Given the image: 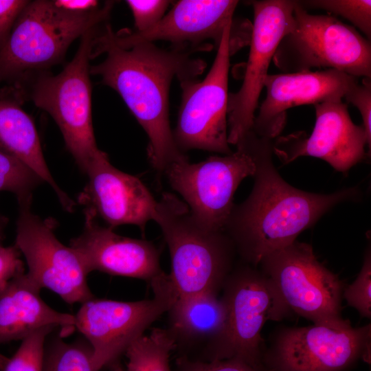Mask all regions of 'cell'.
Instances as JSON below:
<instances>
[{"label": "cell", "mask_w": 371, "mask_h": 371, "mask_svg": "<svg viewBox=\"0 0 371 371\" xmlns=\"http://www.w3.org/2000/svg\"><path fill=\"white\" fill-rule=\"evenodd\" d=\"M109 23L97 32L91 59L105 58L90 66V74L112 88L143 128L148 137V159L159 173L172 164L188 159L177 147L170 125L169 91L172 80L196 79L206 67L192 52L170 47L162 49L154 43H140L129 47L118 45Z\"/></svg>", "instance_id": "cell-1"}, {"label": "cell", "mask_w": 371, "mask_h": 371, "mask_svg": "<svg viewBox=\"0 0 371 371\" xmlns=\"http://www.w3.org/2000/svg\"><path fill=\"white\" fill-rule=\"evenodd\" d=\"M241 139L255 163L254 182L248 197L234 204L223 231L243 262L257 267L266 256L295 242L333 207L361 196L357 186L330 194L295 188L273 164V139L260 137L252 129Z\"/></svg>", "instance_id": "cell-2"}, {"label": "cell", "mask_w": 371, "mask_h": 371, "mask_svg": "<svg viewBox=\"0 0 371 371\" xmlns=\"http://www.w3.org/2000/svg\"><path fill=\"white\" fill-rule=\"evenodd\" d=\"M102 25L81 36L74 57L60 73L53 75L46 71L34 74L13 84L1 94L20 103L26 98L49 114L84 173L105 154L98 148L93 133L89 70L93 41Z\"/></svg>", "instance_id": "cell-3"}, {"label": "cell", "mask_w": 371, "mask_h": 371, "mask_svg": "<svg viewBox=\"0 0 371 371\" xmlns=\"http://www.w3.org/2000/svg\"><path fill=\"white\" fill-rule=\"evenodd\" d=\"M153 221L168 247V275L178 297L218 294L235 266L236 251L225 232L200 225L186 204L169 192L157 202Z\"/></svg>", "instance_id": "cell-4"}, {"label": "cell", "mask_w": 371, "mask_h": 371, "mask_svg": "<svg viewBox=\"0 0 371 371\" xmlns=\"http://www.w3.org/2000/svg\"><path fill=\"white\" fill-rule=\"evenodd\" d=\"M113 4L76 15L52 1H29L0 49V83L19 82L60 62L74 40L107 22Z\"/></svg>", "instance_id": "cell-5"}, {"label": "cell", "mask_w": 371, "mask_h": 371, "mask_svg": "<svg viewBox=\"0 0 371 371\" xmlns=\"http://www.w3.org/2000/svg\"><path fill=\"white\" fill-rule=\"evenodd\" d=\"M238 19L227 27L206 75L180 82L181 100L173 139L183 153L199 149L222 155L233 151L228 142V74L230 57L249 43L251 25Z\"/></svg>", "instance_id": "cell-6"}, {"label": "cell", "mask_w": 371, "mask_h": 371, "mask_svg": "<svg viewBox=\"0 0 371 371\" xmlns=\"http://www.w3.org/2000/svg\"><path fill=\"white\" fill-rule=\"evenodd\" d=\"M294 23L280 41L273 61L283 73L315 68L371 78V43L338 19L311 14L295 1Z\"/></svg>", "instance_id": "cell-7"}, {"label": "cell", "mask_w": 371, "mask_h": 371, "mask_svg": "<svg viewBox=\"0 0 371 371\" xmlns=\"http://www.w3.org/2000/svg\"><path fill=\"white\" fill-rule=\"evenodd\" d=\"M153 296L133 302L97 299L82 304L75 315V328L93 350L98 371H122L120 361L129 346L166 313L178 297L164 271L150 282Z\"/></svg>", "instance_id": "cell-8"}, {"label": "cell", "mask_w": 371, "mask_h": 371, "mask_svg": "<svg viewBox=\"0 0 371 371\" xmlns=\"http://www.w3.org/2000/svg\"><path fill=\"white\" fill-rule=\"evenodd\" d=\"M259 264L290 312L314 324H350L341 316L345 286L337 274L319 262L311 245L295 240Z\"/></svg>", "instance_id": "cell-9"}, {"label": "cell", "mask_w": 371, "mask_h": 371, "mask_svg": "<svg viewBox=\"0 0 371 371\" xmlns=\"http://www.w3.org/2000/svg\"><path fill=\"white\" fill-rule=\"evenodd\" d=\"M235 146L236 151L229 155L210 156L195 164L185 159L172 164L164 172L192 218L209 230H224L236 189L255 172L254 159L244 141Z\"/></svg>", "instance_id": "cell-10"}, {"label": "cell", "mask_w": 371, "mask_h": 371, "mask_svg": "<svg viewBox=\"0 0 371 371\" xmlns=\"http://www.w3.org/2000/svg\"><path fill=\"white\" fill-rule=\"evenodd\" d=\"M256 267L245 262L234 266L222 286L227 318L220 360L236 359L262 369V329L267 321L281 320L290 311L271 280Z\"/></svg>", "instance_id": "cell-11"}, {"label": "cell", "mask_w": 371, "mask_h": 371, "mask_svg": "<svg viewBox=\"0 0 371 371\" xmlns=\"http://www.w3.org/2000/svg\"><path fill=\"white\" fill-rule=\"evenodd\" d=\"M371 325L286 327L273 335L266 359L271 371H343L370 361Z\"/></svg>", "instance_id": "cell-12"}, {"label": "cell", "mask_w": 371, "mask_h": 371, "mask_svg": "<svg viewBox=\"0 0 371 371\" xmlns=\"http://www.w3.org/2000/svg\"><path fill=\"white\" fill-rule=\"evenodd\" d=\"M254 23L250 49L240 89L228 96V142L236 145L254 124L269 65L282 40L293 26L295 1H251Z\"/></svg>", "instance_id": "cell-13"}, {"label": "cell", "mask_w": 371, "mask_h": 371, "mask_svg": "<svg viewBox=\"0 0 371 371\" xmlns=\"http://www.w3.org/2000/svg\"><path fill=\"white\" fill-rule=\"evenodd\" d=\"M54 223L33 214L30 205L20 206L15 245L25 258L29 278L41 289L47 288L65 302L84 303L94 297L87 273L74 250L54 234Z\"/></svg>", "instance_id": "cell-14"}, {"label": "cell", "mask_w": 371, "mask_h": 371, "mask_svg": "<svg viewBox=\"0 0 371 371\" xmlns=\"http://www.w3.org/2000/svg\"><path fill=\"white\" fill-rule=\"evenodd\" d=\"M316 120L311 134L297 132L279 137L273 142V153L284 164L300 157L323 159L335 170L345 172L362 161L368 155L366 133L355 124L348 106L342 100L314 106Z\"/></svg>", "instance_id": "cell-15"}, {"label": "cell", "mask_w": 371, "mask_h": 371, "mask_svg": "<svg viewBox=\"0 0 371 371\" xmlns=\"http://www.w3.org/2000/svg\"><path fill=\"white\" fill-rule=\"evenodd\" d=\"M234 0H181L153 27L138 32L113 30L112 37L120 46L129 47L140 43L164 41L191 52L218 48L225 29L237 20L234 13L238 4Z\"/></svg>", "instance_id": "cell-16"}, {"label": "cell", "mask_w": 371, "mask_h": 371, "mask_svg": "<svg viewBox=\"0 0 371 371\" xmlns=\"http://www.w3.org/2000/svg\"><path fill=\"white\" fill-rule=\"evenodd\" d=\"M85 174L88 181L78 197L84 212L101 218L111 229L135 225L144 234L146 223L154 220L158 201L142 181L114 167L106 153Z\"/></svg>", "instance_id": "cell-17"}, {"label": "cell", "mask_w": 371, "mask_h": 371, "mask_svg": "<svg viewBox=\"0 0 371 371\" xmlns=\"http://www.w3.org/2000/svg\"><path fill=\"white\" fill-rule=\"evenodd\" d=\"M359 78L335 69L268 74L266 98L255 116L252 130L274 139L286 124V111L304 104L342 100Z\"/></svg>", "instance_id": "cell-18"}, {"label": "cell", "mask_w": 371, "mask_h": 371, "mask_svg": "<svg viewBox=\"0 0 371 371\" xmlns=\"http://www.w3.org/2000/svg\"><path fill=\"white\" fill-rule=\"evenodd\" d=\"M82 233L69 243L89 274L99 271L112 276L137 278L149 283L161 274L160 251L151 241L132 238L100 225L85 212Z\"/></svg>", "instance_id": "cell-19"}, {"label": "cell", "mask_w": 371, "mask_h": 371, "mask_svg": "<svg viewBox=\"0 0 371 371\" xmlns=\"http://www.w3.org/2000/svg\"><path fill=\"white\" fill-rule=\"evenodd\" d=\"M167 330L181 357L198 354L196 360H220L225 341L226 308L217 293L177 297L166 312Z\"/></svg>", "instance_id": "cell-20"}, {"label": "cell", "mask_w": 371, "mask_h": 371, "mask_svg": "<svg viewBox=\"0 0 371 371\" xmlns=\"http://www.w3.org/2000/svg\"><path fill=\"white\" fill-rule=\"evenodd\" d=\"M38 287L23 272L0 293V345L23 340L47 326L60 327L63 337L75 328V316L55 311L40 297ZM5 357L0 355V361Z\"/></svg>", "instance_id": "cell-21"}, {"label": "cell", "mask_w": 371, "mask_h": 371, "mask_svg": "<svg viewBox=\"0 0 371 371\" xmlns=\"http://www.w3.org/2000/svg\"><path fill=\"white\" fill-rule=\"evenodd\" d=\"M0 150L31 169L53 188L65 210H74L75 202L52 176L33 120L19 102L7 97H0Z\"/></svg>", "instance_id": "cell-22"}, {"label": "cell", "mask_w": 371, "mask_h": 371, "mask_svg": "<svg viewBox=\"0 0 371 371\" xmlns=\"http://www.w3.org/2000/svg\"><path fill=\"white\" fill-rule=\"evenodd\" d=\"M175 349V341L168 330L154 328L128 348L126 371H172L170 355Z\"/></svg>", "instance_id": "cell-23"}, {"label": "cell", "mask_w": 371, "mask_h": 371, "mask_svg": "<svg viewBox=\"0 0 371 371\" xmlns=\"http://www.w3.org/2000/svg\"><path fill=\"white\" fill-rule=\"evenodd\" d=\"M63 337L59 333L46 339L43 371H98L87 340L68 344Z\"/></svg>", "instance_id": "cell-24"}, {"label": "cell", "mask_w": 371, "mask_h": 371, "mask_svg": "<svg viewBox=\"0 0 371 371\" xmlns=\"http://www.w3.org/2000/svg\"><path fill=\"white\" fill-rule=\"evenodd\" d=\"M41 181L25 165L0 150V192L14 194L19 206L30 205L32 192Z\"/></svg>", "instance_id": "cell-25"}, {"label": "cell", "mask_w": 371, "mask_h": 371, "mask_svg": "<svg viewBox=\"0 0 371 371\" xmlns=\"http://www.w3.org/2000/svg\"><path fill=\"white\" fill-rule=\"evenodd\" d=\"M56 328H42L21 340L14 355L0 363V371H43L45 341Z\"/></svg>", "instance_id": "cell-26"}, {"label": "cell", "mask_w": 371, "mask_h": 371, "mask_svg": "<svg viewBox=\"0 0 371 371\" xmlns=\"http://www.w3.org/2000/svg\"><path fill=\"white\" fill-rule=\"evenodd\" d=\"M305 10H323L341 16L361 30L366 38H371L370 0H304L297 1Z\"/></svg>", "instance_id": "cell-27"}, {"label": "cell", "mask_w": 371, "mask_h": 371, "mask_svg": "<svg viewBox=\"0 0 371 371\" xmlns=\"http://www.w3.org/2000/svg\"><path fill=\"white\" fill-rule=\"evenodd\" d=\"M343 299L363 317H371V251H365L361 269L355 281L344 287Z\"/></svg>", "instance_id": "cell-28"}, {"label": "cell", "mask_w": 371, "mask_h": 371, "mask_svg": "<svg viewBox=\"0 0 371 371\" xmlns=\"http://www.w3.org/2000/svg\"><path fill=\"white\" fill-rule=\"evenodd\" d=\"M134 19L136 32H142L155 25L164 16L170 5L166 0H127Z\"/></svg>", "instance_id": "cell-29"}, {"label": "cell", "mask_w": 371, "mask_h": 371, "mask_svg": "<svg viewBox=\"0 0 371 371\" xmlns=\"http://www.w3.org/2000/svg\"><path fill=\"white\" fill-rule=\"evenodd\" d=\"M172 371H271L258 369L236 359L201 361L179 357Z\"/></svg>", "instance_id": "cell-30"}, {"label": "cell", "mask_w": 371, "mask_h": 371, "mask_svg": "<svg viewBox=\"0 0 371 371\" xmlns=\"http://www.w3.org/2000/svg\"><path fill=\"white\" fill-rule=\"evenodd\" d=\"M351 103L359 111L364 128L367 145L371 147V80L368 78H363L348 91L344 98Z\"/></svg>", "instance_id": "cell-31"}, {"label": "cell", "mask_w": 371, "mask_h": 371, "mask_svg": "<svg viewBox=\"0 0 371 371\" xmlns=\"http://www.w3.org/2000/svg\"><path fill=\"white\" fill-rule=\"evenodd\" d=\"M21 253L17 247L0 245V293L9 281L25 272Z\"/></svg>", "instance_id": "cell-32"}, {"label": "cell", "mask_w": 371, "mask_h": 371, "mask_svg": "<svg viewBox=\"0 0 371 371\" xmlns=\"http://www.w3.org/2000/svg\"><path fill=\"white\" fill-rule=\"evenodd\" d=\"M26 0H0V49L18 17L28 4Z\"/></svg>", "instance_id": "cell-33"}, {"label": "cell", "mask_w": 371, "mask_h": 371, "mask_svg": "<svg viewBox=\"0 0 371 371\" xmlns=\"http://www.w3.org/2000/svg\"><path fill=\"white\" fill-rule=\"evenodd\" d=\"M53 4L59 9L76 15H86L92 13L102 6L95 0H54Z\"/></svg>", "instance_id": "cell-34"}, {"label": "cell", "mask_w": 371, "mask_h": 371, "mask_svg": "<svg viewBox=\"0 0 371 371\" xmlns=\"http://www.w3.org/2000/svg\"><path fill=\"white\" fill-rule=\"evenodd\" d=\"M8 219L0 214V245H3L2 243L4 238V229L7 224Z\"/></svg>", "instance_id": "cell-35"}]
</instances>
